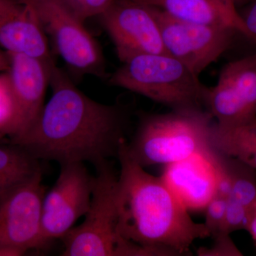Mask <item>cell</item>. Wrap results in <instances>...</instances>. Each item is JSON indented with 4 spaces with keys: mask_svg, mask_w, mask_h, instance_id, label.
<instances>
[{
    "mask_svg": "<svg viewBox=\"0 0 256 256\" xmlns=\"http://www.w3.org/2000/svg\"><path fill=\"white\" fill-rule=\"evenodd\" d=\"M50 100L30 129L12 139V144L35 159L60 165L88 162L97 168L118 158L127 141L124 109L92 100L56 64L50 67Z\"/></svg>",
    "mask_w": 256,
    "mask_h": 256,
    "instance_id": "obj_1",
    "label": "cell"
},
{
    "mask_svg": "<svg viewBox=\"0 0 256 256\" xmlns=\"http://www.w3.org/2000/svg\"><path fill=\"white\" fill-rule=\"evenodd\" d=\"M126 144L117 158L120 233L156 256L190 255L194 242L210 237L206 226L192 220L161 176L150 174L131 158Z\"/></svg>",
    "mask_w": 256,
    "mask_h": 256,
    "instance_id": "obj_2",
    "label": "cell"
},
{
    "mask_svg": "<svg viewBox=\"0 0 256 256\" xmlns=\"http://www.w3.org/2000/svg\"><path fill=\"white\" fill-rule=\"evenodd\" d=\"M206 110H171L141 114L130 142V156L142 168L173 164L212 149L215 122Z\"/></svg>",
    "mask_w": 256,
    "mask_h": 256,
    "instance_id": "obj_3",
    "label": "cell"
},
{
    "mask_svg": "<svg viewBox=\"0 0 256 256\" xmlns=\"http://www.w3.org/2000/svg\"><path fill=\"white\" fill-rule=\"evenodd\" d=\"M109 78L122 88L171 110H206L208 88L181 62L166 53L134 56Z\"/></svg>",
    "mask_w": 256,
    "mask_h": 256,
    "instance_id": "obj_4",
    "label": "cell"
},
{
    "mask_svg": "<svg viewBox=\"0 0 256 256\" xmlns=\"http://www.w3.org/2000/svg\"><path fill=\"white\" fill-rule=\"evenodd\" d=\"M92 203L85 220L62 238L64 256H156L120 233L118 178L109 161L97 166Z\"/></svg>",
    "mask_w": 256,
    "mask_h": 256,
    "instance_id": "obj_5",
    "label": "cell"
},
{
    "mask_svg": "<svg viewBox=\"0 0 256 256\" xmlns=\"http://www.w3.org/2000/svg\"><path fill=\"white\" fill-rule=\"evenodd\" d=\"M34 6L45 33L69 68L79 75L105 76L104 53L84 22L60 0H43Z\"/></svg>",
    "mask_w": 256,
    "mask_h": 256,
    "instance_id": "obj_6",
    "label": "cell"
},
{
    "mask_svg": "<svg viewBox=\"0 0 256 256\" xmlns=\"http://www.w3.org/2000/svg\"><path fill=\"white\" fill-rule=\"evenodd\" d=\"M153 8L165 52L198 76L230 48L239 34L232 28L190 22Z\"/></svg>",
    "mask_w": 256,
    "mask_h": 256,
    "instance_id": "obj_7",
    "label": "cell"
},
{
    "mask_svg": "<svg viewBox=\"0 0 256 256\" xmlns=\"http://www.w3.org/2000/svg\"><path fill=\"white\" fill-rule=\"evenodd\" d=\"M94 176L84 163L60 165L58 178L42 203L40 248L63 238L86 214L92 203Z\"/></svg>",
    "mask_w": 256,
    "mask_h": 256,
    "instance_id": "obj_8",
    "label": "cell"
},
{
    "mask_svg": "<svg viewBox=\"0 0 256 256\" xmlns=\"http://www.w3.org/2000/svg\"><path fill=\"white\" fill-rule=\"evenodd\" d=\"M99 18L122 63L134 56L166 53L152 5L141 0H114Z\"/></svg>",
    "mask_w": 256,
    "mask_h": 256,
    "instance_id": "obj_9",
    "label": "cell"
},
{
    "mask_svg": "<svg viewBox=\"0 0 256 256\" xmlns=\"http://www.w3.org/2000/svg\"><path fill=\"white\" fill-rule=\"evenodd\" d=\"M45 194L40 169L0 196V245L40 249Z\"/></svg>",
    "mask_w": 256,
    "mask_h": 256,
    "instance_id": "obj_10",
    "label": "cell"
},
{
    "mask_svg": "<svg viewBox=\"0 0 256 256\" xmlns=\"http://www.w3.org/2000/svg\"><path fill=\"white\" fill-rule=\"evenodd\" d=\"M206 110L220 124L256 118V52L224 66L215 86L208 88Z\"/></svg>",
    "mask_w": 256,
    "mask_h": 256,
    "instance_id": "obj_11",
    "label": "cell"
},
{
    "mask_svg": "<svg viewBox=\"0 0 256 256\" xmlns=\"http://www.w3.org/2000/svg\"><path fill=\"white\" fill-rule=\"evenodd\" d=\"M215 150L166 165L161 178L190 212L204 210L216 193Z\"/></svg>",
    "mask_w": 256,
    "mask_h": 256,
    "instance_id": "obj_12",
    "label": "cell"
},
{
    "mask_svg": "<svg viewBox=\"0 0 256 256\" xmlns=\"http://www.w3.org/2000/svg\"><path fill=\"white\" fill-rule=\"evenodd\" d=\"M0 46L8 53L55 64L36 9L18 0H0Z\"/></svg>",
    "mask_w": 256,
    "mask_h": 256,
    "instance_id": "obj_13",
    "label": "cell"
},
{
    "mask_svg": "<svg viewBox=\"0 0 256 256\" xmlns=\"http://www.w3.org/2000/svg\"><path fill=\"white\" fill-rule=\"evenodd\" d=\"M8 54V72L18 112V133L12 138L14 139L26 132L41 114L50 85V67L55 64L21 54Z\"/></svg>",
    "mask_w": 256,
    "mask_h": 256,
    "instance_id": "obj_14",
    "label": "cell"
},
{
    "mask_svg": "<svg viewBox=\"0 0 256 256\" xmlns=\"http://www.w3.org/2000/svg\"><path fill=\"white\" fill-rule=\"evenodd\" d=\"M240 0H144V2L190 22L232 28L250 40L242 14Z\"/></svg>",
    "mask_w": 256,
    "mask_h": 256,
    "instance_id": "obj_15",
    "label": "cell"
},
{
    "mask_svg": "<svg viewBox=\"0 0 256 256\" xmlns=\"http://www.w3.org/2000/svg\"><path fill=\"white\" fill-rule=\"evenodd\" d=\"M225 156L232 176V186L222 233L230 235L237 230H246L250 212L256 202V170L238 160Z\"/></svg>",
    "mask_w": 256,
    "mask_h": 256,
    "instance_id": "obj_16",
    "label": "cell"
},
{
    "mask_svg": "<svg viewBox=\"0 0 256 256\" xmlns=\"http://www.w3.org/2000/svg\"><path fill=\"white\" fill-rule=\"evenodd\" d=\"M210 142L222 154L256 170V118L232 124H220L215 121Z\"/></svg>",
    "mask_w": 256,
    "mask_h": 256,
    "instance_id": "obj_17",
    "label": "cell"
},
{
    "mask_svg": "<svg viewBox=\"0 0 256 256\" xmlns=\"http://www.w3.org/2000/svg\"><path fill=\"white\" fill-rule=\"evenodd\" d=\"M40 169V160L20 146H0V196Z\"/></svg>",
    "mask_w": 256,
    "mask_h": 256,
    "instance_id": "obj_18",
    "label": "cell"
},
{
    "mask_svg": "<svg viewBox=\"0 0 256 256\" xmlns=\"http://www.w3.org/2000/svg\"><path fill=\"white\" fill-rule=\"evenodd\" d=\"M18 112L9 72L0 74V138L18 133Z\"/></svg>",
    "mask_w": 256,
    "mask_h": 256,
    "instance_id": "obj_19",
    "label": "cell"
},
{
    "mask_svg": "<svg viewBox=\"0 0 256 256\" xmlns=\"http://www.w3.org/2000/svg\"><path fill=\"white\" fill-rule=\"evenodd\" d=\"M226 204L227 198L215 195L205 208L206 218L204 224L212 238H216L222 233Z\"/></svg>",
    "mask_w": 256,
    "mask_h": 256,
    "instance_id": "obj_20",
    "label": "cell"
},
{
    "mask_svg": "<svg viewBox=\"0 0 256 256\" xmlns=\"http://www.w3.org/2000/svg\"><path fill=\"white\" fill-rule=\"evenodd\" d=\"M77 18L82 22L100 16L108 9L114 0H60Z\"/></svg>",
    "mask_w": 256,
    "mask_h": 256,
    "instance_id": "obj_21",
    "label": "cell"
},
{
    "mask_svg": "<svg viewBox=\"0 0 256 256\" xmlns=\"http://www.w3.org/2000/svg\"><path fill=\"white\" fill-rule=\"evenodd\" d=\"M215 240L214 245L212 248L198 249L197 254L200 256H242V252L238 250L233 240L230 238V235L220 234Z\"/></svg>",
    "mask_w": 256,
    "mask_h": 256,
    "instance_id": "obj_22",
    "label": "cell"
},
{
    "mask_svg": "<svg viewBox=\"0 0 256 256\" xmlns=\"http://www.w3.org/2000/svg\"><path fill=\"white\" fill-rule=\"evenodd\" d=\"M240 14L244 25L250 35V41L256 43V0L245 12Z\"/></svg>",
    "mask_w": 256,
    "mask_h": 256,
    "instance_id": "obj_23",
    "label": "cell"
},
{
    "mask_svg": "<svg viewBox=\"0 0 256 256\" xmlns=\"http://www.w3.org/2000/svg\"><path fill=\"white\" fill-rule=\"evenodd\" d=\"M26 252V250L21 248L10 245H0V256H22Z\"/></svg>",
    "mask_w": 256,
    "mask_h": 256,
    "instance_id": "obj_24",
    "label": "cell"
},
{
    "mask_svg": "<svg viewBox=\"0 0 256 256\" xmlns=\"http://www.w3.org/2000/svg\"><path fill=\"white\" fill-rule=\"evenodd\" d=\"M246 230L250 234L256 246V202L250 212Z\"/></svg>",
    "mask_w": 256,
    "mask_h": 256,
    "instance_id": "obj_25",
    "label": "cell"
},
{
    "mask_svg": "<svg viewBox=\"0 0 256 256\" xmlns=\"http://www.w3.org/2000/svg\"><path fill=\"white\" fill-rule=\"evenodd\" d=\"M9 69V54L6 50L0 48V74L8 72Z\"/></svg>",
    "mask_w": 256,
    "mask_h": 256,
    "instance_id": "obj_26",
    "label": "cell"
},
{
    "mask_svg": "<svg viewBox=\"0 0 256 256\" xmlns=\"http://www.w3.org/2000/svg\"><path fill=\"white\" fill-rule=\"evenodd\" d=\"M43 0H20L21 2L24 3V4L32 5V6H35V5L40 3V2Z\"/></svg>",
    "mask_w": 256,
    "mask_h": 256,
    "instance_id": "obj_27",
    "label": "cell"
},
{
    "mask_svg": "<svg viewBox=\"0 0 256 256\" xmlns=\"http://www.w3.org/2000/svg\"><path fill=\"white\" fill-rule=\"evenodd\" d=\"M18 1H20V0H18Z\"/></svg>",
    "mask_w": 256,
    "mask_h": 256,
    "instance_id": "obj_28",
    "label": "cell"
}]
</instances>
